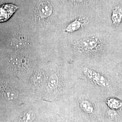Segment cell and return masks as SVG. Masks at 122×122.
Instances as JSON below:
<instances>
[{
	"instance_id": "cell-8",
	"label": "cell",
	"mask_w": 122,
	"mask_h": 122,
	"mask_svg": "<svg viewBox=\"0 0 122 122\" xmlns=\"http://www.w3.org/2000/svg\"><path fill=\"white\" fill-rule=\"evenodd\" d=\"M80 107L84 111L87 113H92L94 111L93 105L88 100H83L81 101Z\"/></svg>"
},
{
	"instance_id": "cell-12",
	"label": "cell",
	"mask_w": 122,
	"mask_h": 122,
	"mask_svg": "<svg viewBox=\"0 0 122 122\" xmlns=\"http://www.w3.org/2000/svg\"><path fill=\"white\" fill-rule=\"evenodd\" d=\"M42 74H41L40 73H38L34 76L33 80L35 83L39 82L42 80Z\"/></svg>"
},
{
	"instance_id": "cell-3",
	"label": "cell",
	"mask_w": 122,
	"mask_h": 122,
	"mask_svg": "<svg viewBox=\"0 0 122 122\" xmlns=\"http://www.w3.org/2000/svg\"><path fill=\"white\" fill-rule=\"evenodd\" d=\"M99 44V40L95 37H89L80 40L78 42L79 48L85 51L92 50Z\"/></svg>"
},
{
	"instance_id": "cell-7",
	"label": "cell",
	"mask_w": 122,
	"mask_h": 122,
	"mask_svg": "<svg viewBox=\"0 0 122 122\" xmlns=\"http://www.w3.org/2000/svg\"><path fill=\"white\" fill-rule=\"evenodd\" d=\"M82 25V23L80 20H76L70 23L65 28V31L67 33H72L78 30Z\"/></svg>"
},
{
	"instance_id": "cell-13",
	"label": "cell",
	"mask_w": 122,
	"mask_h": 122,
	"mask_svg": "<svg viewBox=\"0 0 122 122\" xmlns=\"http://www.w3.org/2000/svg\"><path fill=\"white\" fill-rule=\"evenodd\" d=\"M72 1H73L74 2H81L83 0H71Z\"/></svg>"
},
{
	"instance_id": "cell-1",
	"label": "cell",
	"mask_w": 122,
	"mask_h": 122,
	"mask_svg": "<svg viewBox=\"0 0 122 122\" xmlns=\"http://www.w3.org/2000/svg\"><path fill=\"white\" fill-rule=\"evenodd\" d=\"M9 66L15 71L24 72L28 67V60L24 56L14 55L10 59Z\"/></svg>"
},
{
	"instance_id": "cell-6",
	"label": "cell",
	"mask_w": 122,
	"mask_h": 122,
	"mask_svg": "<svg viewBox=\"0 0 122 122\" xmlns=\"http://www.w3.org/2000/svg\"><path fill=\"white\" fill-rule=\"evenodd\" d=\"M111 20L114 25L118 26L122 20V7L121 6H116L112 11Z\"/></svg>"
},
{
	"instance_id": "cell-4",
	"label": "cell",
	"mask_w": 122,
	"mask_h": 122,
	"mask_svg": "<svg viewBox=\"0 0 122 122\" xmlns=\"http://www.w3.org/2000/svg\"><path fill=\"white\" fill-rule=\"evenodd\" d=\"M84 73L89 78L92 79L95 83L98 85L106 86L107 85V81L105 77L96 71L86 68L84 71Z\"/></svg>"
},
{
	"instance_id": "cell-5",
	"label": "cell",
	"mask_w": 122,
	"mask_h": 122,
	"mask_svg": "<svg viewBox=\"0 0 122 122\" xmlns=\"http://www.w3.org/2000/svg\"><path fill=\"white\" fill-rule=\"evenodd\" d=\"M37 11L40 17H48L52 13V7L48 2L43 1L38 5Z\"/></svg>"
},
{
	"instance_id": "cell-2",
	"label": "cell",
	"mask_w": 122,
	"mask_h": 122,
	"mask_svg": "<svg viewBox=\"0 0 122 122\" xmlns=\"http://www.w3.org/2000/svg\"><path fill=\"white\" fill-rule=\"evenodd\" d=\"M18 7L12 4L0 6V23L7 21L17 10Z\"/></svg>"
},
{
	"instance_id": "cell-9",
	"label": "cell",
	"mask_w": 122,
	"mask_h": 122,
	"mask_svg": "<svg viewBox=\"0 0 122 122\" xmlns=\"http://www.w3.org/2000/svg\"><path fill=\"white\" fill-rule=\"evenodd\" d=\"M13 45H14L16 48H22L25 46V39L21 37L15 38L13 39Z\"/></svg>"
},
{
	"instance_id": "cell-11",
	"label": "cell",
	"mask_w": 122,
	"mask_h": 122,
	"mask_svg": "<svg viewBox=\"0 0 122 122\" xmlns=\"http://www.w3.org/2000/svg\"><path fill=\"white\" fill-rule=\"evenodd\" d=\"M108 104L110 107L114 109L118 108L121 106V104L120 102L113 99H110L108 100Z\"/></svg>"
},
{
	"instance_id": "cell-10",
	"label": "cell",
	"mask_w": 122,
	"mask_h": 122,
	"mask_svg": "<svg viewBox=\"0 0 122 122\" xmlns=\"http://www.w3.org/2000/svg\"><path fill=\"white\" fill-rule=\"evenodd\" d=\"M58 82V78L56 75H53L48 81L49 87L52 89H55L57 87Z\"/></svg>"
}]
</instances>
